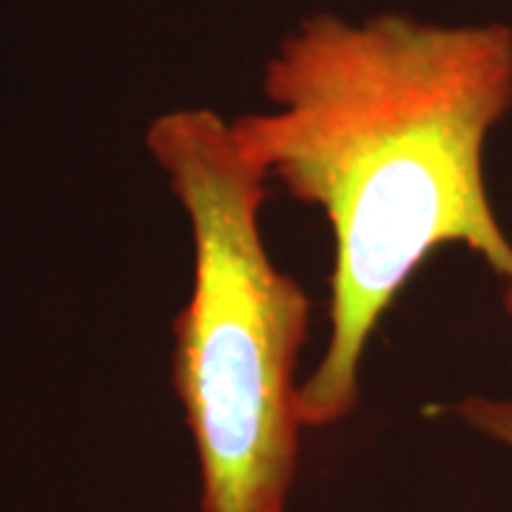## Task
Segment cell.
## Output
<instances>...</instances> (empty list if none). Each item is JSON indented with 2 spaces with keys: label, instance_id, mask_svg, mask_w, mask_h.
<instances>
[{
  "label": "cell",
  "instance_id": "1",
  "mask_svg": "<svg viewBox=\"0 0 512 512\" xmlns=\"http://www.w3.org/2000/svg\"><path fill=\"white\" fill-rule=\"evenodd\" d=\"M274 111L242 114L239 148L325 211L336 242L330 339L296 387L302 427L359 402V365L407 279L444 245H467L512 316V242L484 185V143L512 106V32L384 12L305 18L265 66Z\"/></svg>",
  "mask_w": 512,
  "mask_h": 512
},
{
  "label": "cell",
  "instance_id": "2",
  "mask_svg": "<svg viewBox=\"0 0 512 512\" xmlns=\"http://www.w3.org/2000/svg\"><path fill=\"white\" fill-rule=\"evenodd\" d=\"M146 146L194 234V291L174 325V390L200 456L202 512H282L299 453L293 367L311 299L262 242L271 177L211 109L165 111Z\"/></svg>",
  "mask_w": 512,
  "mask_h": 512
},
{
  "label": "cell",
  "instance_id": "3",
  "mask_svg": "<svg viewBox=\"0 0 512 512\" xmlns=\"http://www.w3.org/2000/svg\"><path fill=\"white\" fill-rule=\"evenodd\" d=\"M456 416H461L473 430L507 444L512 450V402L467 399L456 407Z\"/></svg>",
  "mask_w": 512,
  "mask_h": 512
}]
</instances>
